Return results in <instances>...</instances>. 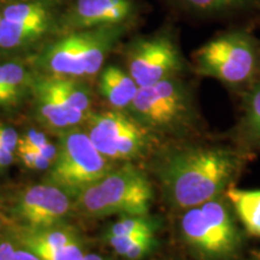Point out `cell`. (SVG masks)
<instances>
[{
  "instance_id": "3957f363",
  "label": "cell",
  "mask_w": 260,
  "mask_h": 260,
  "mask_svg": "<svg viewBox=\"0 0 260 260\" xmlns=\"http://www.w3.org/2000/svg\"><path fill=\"white\" fill-rule=\"evenodd\" d=\"M129 109L147 129L182 136L193 133L199 122L193 89L181 76L140 87Z\"/></svg>"
},
{
  "instance_id": "d4e9b609",
  "label": "cell",
  "mask_w": 260,
  "mask_h": 260,
  "mask_svg": "<svg viewBox=\"0 0 260 260\" xmlns=\"http://www.w3.org/2000/svg\"><path fill=\"white\" fill-rule=\"evenodd\" d=\"M47 142L48 140L46 139V136L41 134V133L35 132V130H30L27 134L22 136L21 139H18V144L27 146V147L35 149V151H38V149L41 148L42 146L46 145Z\"/></svg>"
},
{
  "instance_id": "f546056e",
  "label": "cell",
  "mask_w": 260,
  "mask_h": 260,
  "mask_svg": "<svg viewBox=\"0 0 260 260\" xmlns=\"http://www.w3.org/2000/svg\"><path fill=\"white\" fill-rule=\"evenodd\" d=\"M2 219H3V216H2V213H0V226H2Z\"/></svg>"
},
{
  "instance_id": "7402d4cb",
  "label": "cell",
  "mask_w": 260,
  "mask_h": 260,
  "mask_svg": "<svg viewBox=\"0 0 260 260\" xmlns=\"http://www.w3.org/2000/svg\"><path fill=\"white\" fill-rule=\"evenodd\" d=\"M24 249L34 253L40 260H83L84 256L79 240L63 247L28 246Z\"/></svg>"
},
{
  "instance_id": "83f0119b",
  "label": "cell",
  "mask_w": 260,
  "mask_h": 260,
  "mask_svg": "<svg viewBox=\"0 0 260 260\" xmlns=\"http://www.w3.org/2000/svg\"><path fill=\"white\" fill-rule=\"evenodd\" d=\"M83 260H109V259H104L100 255H96V254H87L83 256Z\"/></svg>"
},
{
  "instance_id": "6da1fadb",
  "label": "cell",
  "mask_w": 260,
  "mask_h": 260,
  "mask_svg": "<svg viewBox=\"0 0 260 260\" xmlns=\"http://www.w3.org/2000/svg\"><path fill=\"white\" fill-rule=\"evenodd\" d=\"M245 155L225 146H183L159 162V178L172 206H201L219 197L239 177Z\"/></svg>"
},
{
  "instance_id": "4dcf8cb0",
  "label": "cell",
  "mask_w": 260,
  "mask_h": 260,
  "mask_svg": "<svg viewBox=\"0 0 260 260\" xmlns=\"http://www.w3.org/2000/svg\"><path fill=\"white\" fill-rule=\"evenodd\" d=\"M0 22H2V12H0Z\"/></svg>"
},
{
  "instance_id": "2e32d148",
  "label": "cell",
  "mask_w": 260,
  "mask_h": 260,
  "mask_svg": "<svg viewBox=\"0 0 260 260\" xmlns=\"http://www.w3.org/2000/svg\"><path fill=\"white\" fill-rule=\"evenodd\" d=\"M48 23H19L2 18L0 22V48L15 50L30 44L47 30Z\"/></svg>"
},
{
  "instance_id": "9c48e42d",
  "label": "cell",
  "mask_w": 260,
  "mask_h": 260,
  "mask_svg": "<svg viewBox=\"0 0 260 260\" xmlns=\"http://www.w3.org/2000/svg\"><path fill=\"white\" fill-rule=\"evenodd\" d=\"M183 242L199 260H233L234 256L204 217L200 206L184 210L180 219Z\"/></svg>"
},
{
  "instance_id": "ac0fdd59",
  "label": "cell",
  "mask_w": 260,
  "mask_h": 260,
  "mask_svg": "<svg viewBox=\"0 0 260 260\" xmlns=\"http://www.w3.org/2000/svg\"><path fill=\"white\" fill-rule=\"evenodd\" d=\"M27 75L23 67L16 63L2 65L3 105L14 104L23 93Z\"/></svg>"
},
{
  "instance_id": "f1b7e54d",
  "label": "cell",
  "mask_w": 260,
  "mask_h": 260,
  "mask_svg": "<svg viewBox=\"0 0 260 260\" xmlns=\"http://www.w3.org/2000/svg\"><path fill=\"white\" fill-rule=\"evenodd\" d=\"M0 105H3V84H2V65H0Z\"/></svg>"
},
{
  "instance_id": "4fadbf2b",
  "label": "cell",
  "mask_w": 260,
  "mask_h": 260,
  "mask_svg": "<svg viewBox=\"0 0 260 260\" xmlns=\"http://www.w3.org/2000/svg\"><path fill=\"white\" fill-rule=\"evenodd\" d=\"M37 96L42 117L52 126L65 128L83 121L84 113L68 105L47 80L37 84Z\"/></svg>"
},
{
  "instance_id": "5bb4252c",
  "label": "cell",
  "mask_w": 260,
  "mask_h": 260,
  "mask_svg": "<svg viewBox=\"0 0 260 260\" xmlns=\"http://www.w3.org/2000/svg\"><path fill=\"white\" fill-rule=\"evenodd\" d=\"M100 93L117 110L129 109L140 87L128 71L116 65H109L102 71L99 81Z\"/></svg>"
},
{
  "instance_id": "e0dca14e",
  "label": "cell",
  "mask_w": 260,
  "mask_h": 260,
  "mask_svg": "<svg viewBox=\"0 0 260 260\" xmlns=\"http://www.w3.org/2000/svg\"><path fill=\"white\" fill-rule=\"evenodd\" d=\"M241 130L248 144L260 145V76L243 90Z\"/></svg>"
},
{
  "instance_id": "8992f818",
  "label": "cell",
  "mask_w": 260,
  "mask_h": 260,
  "mask_svg": "<svg viewBox=\"0 0 260 260\" xmlns=\"http://www.w3.org/2000/svg\"><path fill=\"white\" fill-rule=\"evenodd\" d=\"M187 61L171 32L162 31L136 40L128 52V73L139 87L182 76Z\"/></svg>"
},
{
  "instance_id": "7c38bea8",
  "label": "cell",
  "mask_w": 260,
  "mask_h": 260,
  "mask_svg": "<svg viewBox=\"0 0 260 260\" xmlns=\"http://www.w3.org/2000/svg\"><path fill=\"white\" fill-rule=\"evenodd\" d=\"M45 63L52 73L59 76H84V61L80 34L61 39L47 51Z\"/></svg>"
},
{
  "instance_id": "cb8c5ba5",
  "label": "cell",
  "mask_w": 260,
  "mask_h": 260,
  "mask_svg": "<svg viewBox=\"0 0 260 260\" xmlns=\"http://www.w3.org/2000/svg\"><path fill=\"white\" fill-rule=\"evenodd\" d=\"M18 135L16 130L11 126L0 123V145L6 149L14 152L18 145Z\"/></svg>"
},
{
  "instance_id": "30bf717a",
  "label": "cell",
  "mask_w": 260,
  "mask_h": 260,
  "mask_svg": "<svg viewBox=\"0 0 260 260\" xmlns=\"http://www.w3.org/2000/svg\"><path fill=\"white\" fill-rule=\"evenodd\" d=\"M135 0H79L74 21L82 28L124 25L135 17Z\"/></svg>"
},
{
  "instance_id": "277c9868",
  "label": "cell",
  "mask_w": 260,
  "mask_h": 260,
  "mask_svg": "<svg viewBox=\"0 0 260 260\" xmlns=\"http://www.w3.org/2000/svg\"><path fill=\"white\" fill-rule=\"evenodd\" d=\"M79 205L87 214L105 217L122 213L146 216L153 200L148 177L133 165L112 169L105 177L77 195Z\"/></svg>"
},
{
  "instance_id": "9a60e30c",
  "label": "cell",
  "mask_w": 260,
  "mask_h": 260,
  "mask_svg": "<svg viewBox=\"0 0 260 260\" xmlns=\"http://www.w3.org/2000/svg\"><path fill=\"white\" fill-rule=\"evenodd\" d=\"M224 195L246 232L260 239V190L229 187Z\"/></svg>"
},
{
  "instance_id": "44dd1931",
  "label": "cell",
  "mask_w": 260,
  "mask_h": 260,
  "mask_svg": "<svg viewBox=\"0 0 260 260\" xmlns=\"http://www.w3.org/2000/svg\"><path fill=\"white\" fill-rule=\"evenodd\" d=\"M154 234V225L145 216H126L113 223L106 236H129Z\"/></svg>"
},
{
  "instance_id": "52a82bcc",
  "label": "cell",
  "mask_w": 260,
  "mask_h": 260,
  "mask_svg": "<svg viewBox=\"0 0 260 260\" xmlns=\"http://www.w3.org/2000/svg\"><path fill=\"white\" fill-rule=\"evenodd\" d=\"M88 136L98 151L112 160H130L148 147V129L121 111H106L90 117Z\"/></svg>"
},
{
  "instance_id": "d6986e66",
  "label": "cell",
  "mask_w": 260,
  "mask_h": 260,
  "mask_svg": "<svg viewBox=\"0 0 260 260\" xmlns=\"http://www.w3.org/2000/svg\"><path fill=\"white\" fill-rule=\"evenodd\" d=\"M47 81L52 88L63 98L64 102L70 107L83 113L88 111L90 107V95L84 87L70 80L54 79Z\"/></svg>"
},
{
  "instance_id": "ba28073f",
  "label": "cell",
  "mask_w": 260,
  "mask_h": 260,
  "mask_svg": "<svg viewBox=\"0 0 260 260\" xmlns=\"http://www.w3.org/2000/svg\"><path fill=\"white\" fill-rule=\"evenodd\" d=\"M70 207L68 194L53 184H38L22 194L17 213L31 229H47L60 222Z\"/></svg>"
},
{
  "instance_id": "484cf974",
  "label": "cell",
  "mask_w": 260,
  "mask_h": 260,
  "mask_svg": "<svg viewBox=\"0 0 260 260\" xmlns=\"http://www.w3.org/2000/svg\"><path fill=\"white\" fill-rule=\"evenodd\" d=\"M15 252L16 249L11 242H0V260H14Z\"/></svg>"
},
{
  "instance_id": "8fae6325",
  "label": "cell",
  "mask_w": 260,
  "mask_h": 260,
  "mask_svg": "<svg viewBox=\"0 0 260 260\" xmlns=\"http://www.w3.org/2000/svg\"><path fill=\"white\" fill-rule=\"evenodd\" d=\"M177 12L194 19H235L260 14V0H168Z\"/></svg>"
},
{
  "instance_id": "5b68a950",
  "label": "cell",
  "mask_w": 260,
  "mask_h": 260,
  "mask_svg": "<svg viewBox=\"0 0 260 260\" xmlns=\"http://www.w3.org/2000/svg\"><path fill=\"white\" fill-rule=\"evenodd\" d=\"M112 169L109 159L94 147L88 134L73 130L61 136L48 182L68 195H79Z\"/></svg>"
},
{
  "instance_id": "ffe728a7",
  "label": "cell",
  "mask_w": 260,
  "mask_h": 260,
  "mask_svg": "<svg viewBox=\"0 0 260 260\" xmlns=\"http://www.w3.org/2000/svg\"><path fill=\"white\" fill-rule=\"evenodd\" d=\"M2 18L19 23H50V14L42 3H24L6 8Z\"/></svg>"
},
{
  "instance_id": "7a4b0ae2",
  "label": "cell",
  "mask_w": 260,
  "mask_h": 260,
  "mask_svg": "<svg viewBox=\"0 0 260 260\" xmlns=\"http://www.w3.org/2000/svg\"><path fill=\"white\" fill-rule=\"evenodd\" d=\"M191 70L198 76L245 89L260 76V41L245 29L220 32L194 52Z\"/></svg>"
},
{
  "instance_id": "603a6c76",
  "label": "cell",
  "mask_w": 260,
  "mask_h": 260,
  "mask_svg": "<svg viewBox=\"0 0 260 260\" xmlns=\"http://www.w3.org/2000/svg\"><path fill=\"white\" fill-rule=\"evenodd\" d=\"M17 147L19 157H21L22 161L24 162L27 168L34 169V170H46V169L51 167V161L45 157H42L35 149L29 148L22 144H18Z\"/></svg>"
},
{
  "instance_id": "4316f807",
  "label": "cell",
  "mask_w": 260,
  "mask_h": 260,
  "mask_svg": "<svg viewBox=\"0 0 260 260\" xmlns=\"http://www.w3.org/2000/svg\"><path fill=\"white\" fill-rule=\"evenodd\" d=\"M14 260H40L28 249H16Z\"/></svg>"
}]
</instances>
